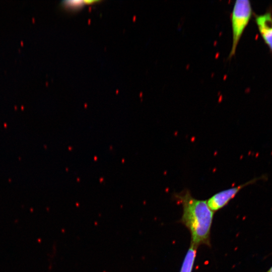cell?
Wrapping results in <instances>:
<instances>
[{
  "label": "cell",
  "instance_id": "obj_6",
  "mask_svg": "<svg viewBox=\"0 0 272 272\" xmlns=\"http://www.w3.org/2000/svg\"><path fill=\"white\" fill-rule=\"evenodd\" d=\"M266 272H272V266L270 267V268Z\"/></svg>",
  "mask_w": 272,
  "mask_h": 272
},
{
  "label": "cell",
  "instance_id": "obj_5",
  "mask_svg": "<svg viewBox=\"0 0 272 272\" xmlns=\"http://www.w3.org/2000/svg\"><path fill=\"white\" fill-rule=\"evenodd\" d=\"M62 3V5L64 8L72 11L80 9L85 4L84 1H66Z\"/></svg>",
  "mask_w": 272,
  "mask_h": 272
},
{
  "label": "cell",
  "instance_id": "obj_2",
  "mask_svg": "<svg viewBox=\"0 0 272 272\" xmlns=\"http://www.w3.org/2000/svg\"><path fill=\"white\" fill-rule=\"evenodd\" d=\"M252 10L250 2L248 0L235 1L231 14L232 31V43L228 58L235 54L236 49L243 32L252 17Z\"/></svg>",
  "mask_w": 272,
  "mask_h": 272
},
{
  "label": "cell",
  "instance_id": "obj_3",
  "mask_svg": "<svg viewBox=\"0 0 272 272\" xmlns=\"http://www.w3.org/2000/svg\"><path fill=\"white\" fill-rule=\"evenodd\" d=\"M264 177L253 178L247 182L219 192L210 197L207 200V203L212 211L214 212L219 211L226 206L236 194L245 186L252 184L257 180Z\"/></svg>",
  "mask_w": 272,
  "mask_h": 272
},
{
  "label": "cell",
  "instance_id": "obj_1",
  "mask_svg": "<svg viewBox=\"0 0 272 272\" xmlns=\"http://www.w3.org/2000/svg\"><path fill=\"white\" fill-rule=\"evenodd\" d=\"M173 197L182 205L180 222L189 231L190 244L196 248L200 245L210 246L214 212L209 207L207 200L193 197L187 189L174 193Z\"/></svg>",
  "mask_w": 272,
  "mask_h": 272
},
{
  "label": "cell",
  "instance_id": "obj_4",
  "mask_svg": "<svg viewBox=\"0 0 272 272\" xmlns=\"http://www.w3.org/2000/svg\"><path fill=\"white\" fill-rule=\"evenodd\" d=\"M255 23L265 43L272 51V14L267 12L255 17Z\"/></svg>",
  "mask_w": 272,
  "mask_h": 272
}]
</instances>
